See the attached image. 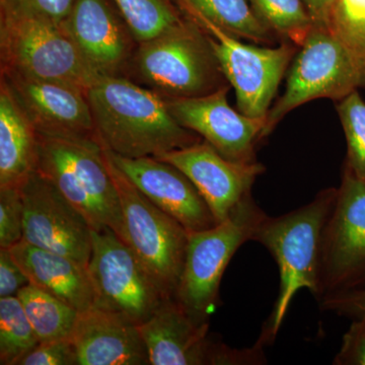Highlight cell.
Instances as JSON below:
<instances>
[{"mask_svg":"<svg viewBox=\"0 0 365 365\" xmlns=\"http://www.w3.org/2000/svg\"><path fill=\"white\" fill-rule=\"evenodd\" d=\"M39 138L32 122L0 81V188L20 189L37 170Z\"/></svg>","mask_w":365,"mask_h":365,"instance_id":"44dd1931","label":"cell"},{"mask_svg":"<svg viewBox=\"0 0 365 365\" xmlns=\"http://www.w3.org/2000/svg\"><path fill=\"white\" fill-rule=\"evenodd\" d=\"M288 72L282 97L271 108L264 138L288 113L318 98L343 100L365 88V58L351 51L328 29L314 26Z\"/></svg>","mask_w":365,"mask_h":365,"instance_id":"8992f818","label":"cell"},{"mask_svg":"<svg viewBox=\"0 0 365 365\" xmlns=\"http://www.w3.org/2000/svg\"><path fill=\"white\" fill-rule=\"evenodd\" d=\"M103 148L121 203V240L133 251L165 297L174 299L186 259L189 232L144 196Z\"/></svg>","mask_w":365,"mask_h":365,"instance_id":"52a82bcc","label":"cell"},{"mask_svg":"<svg viewBox=\"0 0 365 365\" xmlns=\"http://www.w3.org/2000/svg\"><path fill=\"white\" fill-rule=\"evenodd\" d=\"M39 343L18 295L0 297V364L20 365Z\"/></svg>","mask_w":365,"mask_h":365,"instance_id":"cb8c5ba5","label":"cell"},{"mask_svg":"<svg viewBox=\"0 0 365 365\" xmlns=\"http://www.w3.org/2000/svg\"><path fill=\"white\" fill-rule=\"evenodd\" d=\"M336 195L337 188L323 190L311 202L287 215H266L255 232L252 241L265 247L279 269V292L258 340L264 346L273 343L299 290L316 294L322 235Z\"/></svg>","mask_w":365,"mask_h":365,"instance_id":"7a4b0ae2","label":"cell"},{"mask_svg":"<svg viewBox=\"0 0 365 365\" xmlns=\"http://www.w3.org/2000/svg\"><path fill=\"white\" fill-rule=\"evenodd\" d=\"M127 78L163 98L200 97L230 85L208 34L186 14L169 30L139 43Z\"/></svg>","mask_w":365,"mask_h":365,"instance_id":"3957f363","label":"cell"},{"mask_svg":"<svg viewBox=\"0 0 365 365\" xmlns=\"http://www.w3.org/2000/svg\"><path fill=\"white\" fill-rule=\"evenodd\" d=\"M266 213L250 195L225 222L189 232L184 268L174 299L198 323H207L220 304V287L232 257L253 235Z\"/></svg>","mask_w":365,"mask_h":365,"instance_id":"5b68a950","label":"cell"},{"mask_svg":"<svg viewBox=\"0 0 365 365\" xmlns=\"http://www.w3.org/2000/svg\"><path fill=\"white\" fill-rule=\"evenodd\" d=\"M1 71L62 81L88 91L102 78L62 24L0 16Z\"/></svg>","mask_w":365,"mask_h":365,"instance_id":"ba28073f","label":"cell"},{"mask_svg":"<svg viewBox=\"0 0 365 365\" xmlns=\"http://www.w3.org/2000/svg\"><path fill=\"white\" fill-rule=\"evenodd\" d=\"M150 365H258L266 364L265 346L232 348L209 336V322L198 323L175 299L163 300L137 326Z\"/></svg>","mask_w":365,"mask_h":365,"instance_id":"8fae6325","label":"cell"},{"mask_svg":"<svg viewBox=\"0 0 365 365\" xmlns=\"http://www.w3.org/2000/svg\"><path fill=\"white\" fill-rule=\"evenodd\" d=\"M347 144L344 169L365 184V102L359 91L336 105Z\"/></svg>","mask_w":365,"mask_h":365,"instance_id":"4316f807","label":"cell"},{"mask_svg":"<svg viewBox=\"0 0 365 365\" xmlns=\"http://www.w3.org/2000/svg\"><path fill=\"white\" fill-rule=\"evenodd\" d=\"M178 6L208 34L223 74L235 91L237 110L249 117L267 119L281 79L297 55V46L287 41L277 47L245 44L194 9Z\"/></svg>","mask_w":365,"mask_h":365,"instance_id":"9c48e42d","label":"cell"},{"mask_svg":"<svg viewBox=\"0 0 365 365\" xmlns=\"http://www.w3.org/2000/svg\"><path fill=\"white\" fill-rule=\"evenodd\" d=\"M157 158L175 165L191 180L217 223L225 222L251 195L257 178L265 172V167L258 162L227 160L203 139Z\"/></svg>","mask_w":365,"mask_h":365,"instance_id":"e0dca14e","label":"cell"},{"mask_svg":"<svg viewBox=\"0 0 365 365\" xmlns=\"http://www.w3.org/2000/svg\"><path fill=\"white\" fill-rule=\"evenodd\" d=\"M361 288H365V184L344 169L322 235L314 297L319 304Z\"/></svg>","mask_w":365,"mask_h":365,"instance_id":"30bf717a","label":"cell"},{"mask_svg":"<svg viewBox=\"0 0 365 365\" xmlns=\"http://www.w3.org/2000/svg\"><path fill=\"white\" fill-rule=\"evenodd\" d=\"M62 26L101 76H126L138 46L113 0H76Z\"/></svg>","mask_w":365,"mask_h":365,"instance_id":"2e32d148","label":"cell"},{"mask_svg":"<svg viewBox=\"0 0 365 365\" xmlns=\"http://www.w3.org/2000/svg\"><path fill=\"white\" fill-rule=\"evenodd\" d=\"M37 170L78 208L96 232L122 239L123 216L116 185L98 139L39 135Z\"/></svg>","mask_w":365,"mask_h":365,"instance_id":"277c9868","label":"cell"},{"mask_svg":"<svg viewBox=\"0 0 365 365\" xmlns=\"http://www.w3.org/2000/svg\"><path fill=\"white\" fill-rule=\"evenodd\" d=\"M76 0H0V16L32 18L62 24Z\"/></svg>","mask_w":365,"mask_h":365,"instance_id":"f1b7e54d","label":"cell"},{"mask_svg":"<svg viewBox=\"0 0 365 365\" xmlns=\"http://www.w3.org/2000/svg\"><path fill=\"white\" fill-rule=\"evenodd\" d=\"M319 304L324 311L334 312L354 319H365V288L329 297Z\"/></svg>","mask_w":365,"mask_h":365,"instance_id":"836d02e7","label":"cell"},{"mask_svg":"<svg viewBox=\"0 0 365 365\" xmlns=\"http://www.w3.org/2000/svg\"><path fill=\"white\" fill-rule=\"evenodd\" d=\"M230 85L208 95L165 98L170 114L185 128L210 144L232 162L255 163L256 145L264 138L266 118L235 110L227 101Z\"/></svg>","mask_w":365,"mask_h":365,"instance_id":"5bb4252c","label":"cell"},{"mask_svg":"<svg viewBox=\"0 0 365 365\" xmlns=\"http://www.w3.org/2000/svg\"><path fill=\"white\" fill-rule=\"evenodd\" d=\"M137 42L153 39L184 18L175 0H113Z\"/></svg>","mask_w":365,"mask_h":365,"instance_id":"484cf974","label":"cell"},{"mask_svg":"<svg viewBox=\"0 0 365 365\" xmlns=\"http://www.w3.org/2000/svg\"><path fill=\"white\" fill-rule=\"evenodd\" d=\"M336 0H304L307 11L313 19L314 26L327 29L329 16Z\"/></svg>","mask_w":365,"mask_h":365,"instance_id":"e575fe53","label":"cell"},{"mask_svg":"<svg viewBox=\"0 0 365 365\" xmlns=\"http://www.w3.org/2000/svg\"><path fill=\"white\" fill-rule=\"evenodd\" d=\"M18 297L40 343L71 337L78 311L31 283Z\"/></svg>","mask_w":365,"mask_h":365,"instance_id":"603a6c76","label":"cell"},{"mask_svg":"<svg viewBox=\"0 0 365 365\" xmlns=\"http://www.w3.org/2000/svg\"><path fill=\"white\" fill-rule=\"evenodd\" d=\"M327 29L365 58V0H336Z\"/></svg>","mask_w":365,"mask_h":365,"instance_id":"83f0119b","label":"cell"},{"mask_svg":"<svg viewBox=\"0 0 365 365\" xmlns=\"http://www.w3.org/2000/svg\"><path fill=\"white\" fill-rule=\"evenodd\" d=\"M1 79L39 135L98 139L83 88L14 71H1Z\"/></svg>","mask_w":365,"mask_h":365,"instance_id":"9a60e30c","label":"cell"},{"mask_svg":"<svg viewBox=\"0 0 365 365\" xmlns=\"http://www.w3.org/2000/svg\"><path fill=\"white\" fill-rule=\"evenodd\" d=\"M11 250L31 284L58 297L79 313L96 306V292L86 266L25 241Z\"/></svg>","mask_w":365,"mask_h":365,"instance_id":"ffe728a7","label":"cell"},{"mask_svg":"<svg viewBox=\"0 0 365 365\" xmlns=\"http://www.w3.org/2000/svg\"><path fill=\"white\" fill-rule=\"evenodd\" d=\"M29 284L28 276L14 258L11 250L0 248V297H16Z\"/></svg>","mask_w":365,"mask_h":365,"instance_id":"d6a6232c","label":"cell"},{"mask_svg":"<svg viewBox=\"0 0 365 365\" xmlns=\"http://www.w3.org/2000/svg\"><path fill=\"white\" fill-rule=\"evenodd\" d=\"M255 13L278 37L300 47L314 24L304 0H249Z\"/></svg>","mask_w":365,"mask_h":365,"instance_id":"d4e9b609","label":"cell"},{"mask_svg":"<svg viewBox=\"0 0 365 365\" xmlns=\"http://www.w3.org/2000/svg\"><path fill=\"white\" fill-rule=\"evenodd\" d=\"M106 150L118 169L144 196L189 232H201L217 225L195 185L175 165L157 158H127Z\"/></svg>","mask_w":365,"mask_h":365,"instance_id":"ac0fdd59","label":"cell"},{"mask_svg":"<svg viewBox=\"0 0 365 365\" xmlns=\"http://www.w3.org/2000/svg\"><path fill=\"white\" fill-rule=\"evenodd\" d=\"M24 239V202L21 190L0 188V248H11Z\"/></svg>","mask_w":365,"mask_h":365,"instance_id":"f546056e","label":"cell"},{"mask_svg":"<svg viewBox=\"0 0 365 365\" xmlns=\"http://www.w3.org/2000/svg\"><path fill=\"white\" fill-rule=\"evenodd\" d=\"M71 338L78 365H150L135 324L107 309L79 313Z\"/></svg>","mask_w":365,"mask_h":365,"instance_id":"d6986e66","label":"cell"},{"mask_svg":"<svg viewBox=\"0 0 365 365\" xmlns=\"http://www.w3.org/2000/svg\"><path fill=\"white\" fill-rule=\"evenodd\" d=\"M178 6L194 9L218 28L237 38L257 44L272 45L275 35L258 14L249 0H175Z\"/></svg>","mask_w":365,"mask_h":365,"instance_id":"7402d4cb","label":"cell"},{"mask_svg":"<svg viewBox=\"0 0 365 365\" xmlns=\"http://www.w3.org/2000/svg\"><path fill=\"white\" fill-rule=\"evenodd\" d=\"M20 365H78L71 338L41 342Z\"/></svg>","mask_w":365,"mask_h":365,"instance_id":"4dcf8cb0","label":"cell"},{"mask_svg":"<svg viewBox=\"0 0 365 365\" xmlns=\"http://www.w3.org/2000/svg\"><path fill=\"white\" fill-rule=\"evenodd\" d=\"M335 365H365V319H354L343 336Z\"/></svg>","mask_w":365,"mask_h":365,"instance_id":"1f68e13d","label":"cell"},{"mask_svg":"<svg viewBox=\"0 0 365 365\" xmlns=\"http://www.w3.org/2000/svg\"><path fill=\"white\" fill-rule=\"evenodd\" d=\"M20 190L24 202V241L88 267L93 228L83 213L38 170Z\"/></svg>","mask_w":365,"mask_h":365,"instance_id":"4fadbf2b","label":"cell"},{"mask_svg":"<svg viewBox=\"0 0 365 365\" xmlns=\"http://www.w3.org/2000/svg\"><path fill=\"white\" fill-rule=\"evenodd\" d=\"M88 269L96 307L140 325L168 299L138 258L110 228L93 230Z\"/></svg>","mask_w":365,"mask_h":365,"instance_id":"7c38bea8","label":"cell"},{"mask_svg":"<svg viewBox=\"0 0 365 365\" xmlns=\"http://www.w3.org/2000/svg\"><path fill=\"white\" fill-rule=\"evenodd\" d=\"M86 97L98 141L121 157L158 158L202 140L173 117L162 96L126 76H102Z\"/></svg>","mask_w":365,"mask_h":365,"instance_id":"6da1fadb","label":"cell"}]
</instances>
